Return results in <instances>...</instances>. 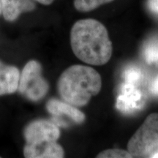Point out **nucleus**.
<instances>
[{
	"mask_svg": "<svg viewBox=\"0 0 158 158\" xmlns=\"http://www.w3.org/2000/svg\"><path fill=\"white\" fill-rule=\"evenodd\" d=\"M70 45L77 58L94 66L108 63L113 53L107 29L95 19H81L74 23L70 31Z\"/></svg>",
	"mask_w": 158,
	"mask_h": 158,
	"instance_id": "obj_1",
	"label": "nucleus"
},
{
	"mask_svg": "<svg viewBox=\"0 0 158 158\" xmlns=\"http://www.w3.org/2000/svg\"><path fill=\"white\" fill-rule=\"evenodd\" d=\"M101 76L94 68L76 64L69 67L59 77L57 89L64 101L76 107L88 104L100 92Z\"/></svg>",
	"mask_w": 158,
	"mask_h": 158,
	"instance_id": "obj_2",
	"label": "nucleus"
},
{
	"mask_svg": "<svg viewBox=\"0 0 158 158\" xmlns=\"http://www.w3.org/2000/svg\"><path fill=\"white\" fill-rule=\"evenodd\" d=\"M133 157H154L158 152V113L149 114L127 143Z\"/></svg>",
	"mask_w": 158,
	"mask_h": 158,
	"instance_id": "obj_3",
	"label": "nucleus"
},
{
	"mask_svg": "<svg viewBox=\"0 0 158 158\" xmlns=\"http://www.w3.org/2000/svg\"><path fill=\"white\" fill-rule=\"evenodd\" d=\"M48 84L42 76V68L37 61L26 64L20 74L18 90L22 95L33 102L42 100L48 93Z\"/></svg>",
	"mask_w": 158,
	"mask_h": 158,
	"instance_id": "obj_4",
	"label": "nucleus"
},
{
	"mask_svg": "<svg viewBox=\"0 0 158 158\" xmlns=\"http://www.w3.org/2000/svg\"><path fill=\"white\" fill-rule=\"evenodd\" d=\"M27 144L43 141H57L60 136L58 126L52 121L40 119L31 122L23 132Z\"/></svg>",
	"mask_w": 158,
	"mask_h": 158,
	"instance_id": "obj_5",
	"label": "nucleus"
},
{
	"mask_svg": "<svg viewBox=\"0 0 158 158\" xmlns=\"http://www.w3.org/2000/svg\"><path fill=\"white\" fill-rule=\"evenodd\" d=\"M23 155L27 158H62L64 157V152L56 141H43L26 144Z\"/></svg>",
	"mask_w": 158,
	"mask_h": 158,
	"instance_id": "obj_6",
	"label": "nucleus"
},
{
	"mask_svg": "<svg viewBox=\"0 0 158 158\" xmlns=\"http://www.w3.org/2000/svg\"><path fill=\"white\" fill-rule=\"evenodd\" d=\"M141 92L135 88V85L126 83L116 99V108L122 113H132L141 107Z\"/></svg>",
	"mask_w": 158,
	"mask_h": 158,
	"instance_id": "obj_7",
	"label": "nucleus"
},
{
	"mask_svg": "<svg viewBox=\"0 0 158 158\" xmlns=\"http://www.w3.org/2000/svg\"><path fill=\"white\" fill-rule=\"evenodd\" d=\"M46 109L54 116H65L76 124H81L85 120V115L76 106L65 101L51 99L46 104Z\"/></svg>",
	"mask_w": 158,
	"mask_h": 158,
	"instance_id": "obj_8",
	"label": "nucleus"
},
{
	"mask_svg": "<svg viewBox=\"0 0 158 158\" xmlns=\"http://www.w3.org/2000/svg\"><path fill=\"white\" fill-rule=\"evenodd\" d=\"M19 78V69L14 66L4 64L0 61V96L16 92Z\"/></svg>",
	"mask_w": 158,
	"mask_h": 158,
	"instance_id": "obj_9",
	"label": "nucleus"
},
{
	"mask_svg": "<svg viewBox=\"0 0 158 158\" xmlns=\"http://www.w3.org/2000/svg\"><path fill=\"white\" fill-rule=\"evenodd\" d=\"M35 7L30 0H2V15L7 21H15L21 13L33 10Z\"/></svg>",
	"mask_w": 158,
	"mask_h": 158,
	"instance_id": "obj_10",
	"label": "nucleus"
},
{
	"mask_svg": "<svg viewBox=\"0 0 158 158\" xmlns=\"http://www.w3.org/2000/svg\"><path fill=\"white\" fill-rule=\"evenodd\" d=\"M114 0H74V7L79 12H90L102 5L111 2Z\"/></svg>",
	"mask_w": 158,
	"mask_h": 158,
	"instance_id": "obj_11",
	"label": "nucleus"
},
{
	"mask_svg": "<svg viewBox=\"0 0 158 158\" xmlns=\"http://www.w3.org/2000/svg\"><path fill=\"white\" fill-rule=\"evenodd\" d=\"M143 56L149 64H158V40H152L145 45Z\"/></svg>",
	"mask_w": 158,
	"mask_h": 158,
	"instance_id": "obj_12",
	"label": "nucleus"
},
{
	"mask_svg": "<svg viewBox=\"0 0 158 158\" xmlns=\"http://www.w3.org/2000/svg\"><path fill=\"white\" fill-rule=\"evenodd\" d=\"M98 158H128L133 157L128 151L120 149H106L99 153Z\"/></svg>",
	"mask_w": 158,
	"mask_h": 158,
	"instance_id": "obj_13",
	"label": "nucleus"
},
{
	"mask_svg": "<svg viewBox=\"0 0 158 158\" xmlns=\"http://www.w3.org/2000/svg\"><path fill=\"white\" fill-rule=\"evenodd\" d=\"M124 78L127 84L135 85L142 78V73L138 68L130 67L124 70Z\"/></svg>",
	"mask_w": 158,
	"mask_h": 158,
	"instance_id": "obj_14",
	"label": "nucleus"
},
{
	"mask_svg": "<svg viewBox=\"0 0 158 158\" xmlns=\"http://www.w3.org/2000/svg\"><path fill=\"white\" fill-rule=\"evenodd\" d=\"M147 5L152 13L158 14V0H147Z\"/></svg>",
	"mask_w": 158,
	"mask_h": 158,
	"instance_id": "obj_15",
	"label": "nucleus"
},
{
	"mask_svg": "<svg viewBox=\"0 0 158 158\" xmlns=\"http://www.w3.org/2000/svg\"><path fill=\"white\" fill-rule=\"evenodd\" d=\"M150 91L152 93L155 95L158 94V76L152 83L151 86H150Z\"/></svg>",
	"mask_w": 158,
	"mask_h": 158,
	"instance_id": "obj_16",
	"label": "nucleus"
},
{
	"mask_svg": "<svg viewBox=\"0 0 158 158\" xmlns=\"http://www.w3.org/2000/svg\"><path fill=\"white\" fill-rule=\"evenodd\" d=\"M35 1L38 2L39 3L43 4V5H51L54 0H35Z\"/></svg>",
	"mask_w": 158,
	"mask_h": 158,
	"instance_id": "obj_17",
	"label": "nucleus"
},
{
	"mask_svg": "<svg viewBox=\"0 0 158 158\" xmlns=\"http://www.w3.org/2000/svg\"><path fill=\"white\" fill-rule=\"evenodd\" d=\"M0 14H2V0H0Z\"/></svg>",
	"mask_w": 158,
	"mask_h": 158,
	"instance_id": "obj_18",
	"label": "nucleus"
},
{
	"mask_svg": "<svg viewBox=\"0 0 158 158\" xmlns=\"http://www.w3.org/2000/svg\"><path fill=\"white\" fill-rule=\"evenodd\" d=\"M158 157V152L156 154V155H155V157Z\"/></svg>",
	"mask_w": 158,
	"mask_h": 158,
	"instance_id": "obj_19",
	"label": "nucleus"
}]
</instances>
